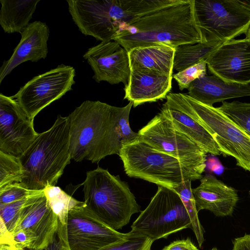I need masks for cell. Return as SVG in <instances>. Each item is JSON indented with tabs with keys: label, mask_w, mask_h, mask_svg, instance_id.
I'll return each instance as SVG.
<instances>
[{
	"label": "cell",
	"mask_w": 250,
	"mask_h": 250,
	"mask_svg": "<svg viewBox=\"0 0 250 250\" xmlns=\"http://www.w3.org/2000/svg\"><path fill=\"white\" fill-rule=\"evenodd\" d=\"M175 51V47L163 43L133 48L128 51L130 70H143L172 76Z\"/></svg>",
	"instance_id": "44dd1931"
},
{
	"label": "cell",
	"mask_w": 250,
	"mask_h": 250,
	"mask_svg": "<svg viewBox=\"0 0 250 250\" xmlns=\"http://www.w3.org/2000/svg\"><path fill=\"white\" fill-rule=\"evenodd\" d=\"M40 0H0V25L7 33H20L30 23Z\"/></svg>",
	"instance_id": "603a6c76"
},
{
	"label": "cell",
	"mask_w": 250,
	"mask_h": 250,
	"mask_svg": "<svg viewBox=\"0 0 250 250\" xmlns=\"http://www.w3.org/2000/svg\"><path fill=\"white\" fill-rule=\"evenodd\" d=\"M165 106L181 111L200 124L211 135L222 154L250 172V135L218 107L202 104L186 93H170Z\"/></svg>",
	"instance_id": "5b68a950"
},
{
	"label": "cell",
	"mask_w": 250,
	"mask_h": 250,
	"mask_svg": "<svg viewBox=\"0 0 250 250\" xmlns=\"http://www.w3.org/2000/svg\"><path fill=\"white\" fill-rule=\"evenodd\" d=\"M18 247L21 250L24 248L31 250L36 241V237L30 232L21 229L12 235Z\"/></svg>",
	"instance_id": "836d02e7"
},
{
	"label": "cell",
	"mask_w": 250,
	"mask_h": 250,
	"mask_svg": "<svg viewBox=\"0 0 250 250\" xmlns=\"http://www.w3.org/2000/svg\"><path fill=\"white\" fill-rule=\"evenodd\" d=\"M43 250H70V249L67 246L61 243L56 235L54 242Z\"/></svg>",
	"instance_id": "8d00e7d4"
},
{
	"label": "cell",
	"mask_w": 250,
	"mask_h": 250,
	"mask_svg": "<svg viewBox=\"0 0 250 250\" xmlns=\"http://www.w3.org/2000/svg\"><path fill=\"white\" fill-rule=\"evenodd\" d=\"M172 78L148 71L131 70L124 99L132 102L134 107L166 99L171 88Z\"/></svg>",
	"instance_id": "d6986e66"
},
{
	"label": "cell",
	"mask_w": 250,
	"mask_h": 250,
	"mask_svg": "<svg viewBox=\"0 0 250 250\" xmlns=\"http://www.w3.org/2000/svg\"><path fill=\"white\" fill-rule=\"evenodd\" d=\"M22 175L19 157L0 151V188L21 182Z\"/></svg>",
	"instance_id": "83f0119b"
},
{
	"label": "cell",
	"mask_w": 250,
	"mask_h": 250,
	"mask_svg": "<svg viewBox=\"0 0 250 250\" xmlns=\"http://www.w3.org/2000/svg\"><path fill=\"white\" fill-rule=\"evenodd\" d=\"M191 180L184 181L173 189L179 195L186 208L191 222V229L193 230L199 247L201 248L204 242V230L198 216L195 200L191 187Z\"/></svg>",
	"instance_id": "484cf974"
},
{
	"label": "cell",
	"mask_w": 250,
	"mask_h": 250,
	"mask_svg": "<svg viewBox=\"0 0 250 250\" xmlns=\"http://www.w3.org/2000/svg\"><path fill=\"white\" fill-rule=\"evenodd\" d=\"M221 42H199L175 47L173 70L181 71L200 62L206 60L221 44Z\"/></svg>",
	"instance_id": "d4e9b609"
},
{
	"label": "cell",
	"mask_w": 250,
	"mask_h": 250,
	"mask_svg": "<svg viewBox=\"0 0 250 250\" xmlns=\"http://www.w3.org/2000/svg\"><path fill=\"white\" fill-rule=\"evenodd\" d=\"M19 159L23 170L20 183L26 188L40 190L55 186L71 159L68 117L58 115L53 125L39 133Z\"/></svg>",
	"instance_id": "3957f363"
},
{
	"label": "cell",
	"mask_w": 250,
	"mask_h": 250,
	"mask_svg": "<svg viewBox=\"0 0 250 250\" xmlns=\"http://www.w3.org/2000/svg\"><path fill=\"white\" fill-rule=\"evenodd\" d=\"M249 195L250 196V190H249Z\"/></svg>",
	"instance_id": "60d3db41"
},
{
	"label": "cell",
	"mask_w": 250,
	"mask_h": 250,
	"mask_svg": "<svg viewBox=\"0 0 250 250\" xmlns=\"http://www.w3.org/2000/svg\"><path fill=\"white\" fill-rule=\"evenodd\" d=\"M127 52L154 43L174 47L202 42L195 20L194 0H171L118 32L112 38Z\"/></svg>",
	"instance_id": "6da1fadb"
},
{
	"label": "cell",
	"mask_w": 250,
	"mask_h": 250,
	"mask_svg": "<svg viewBox=\"0 0 250 250\" xmlns=\"http://www.w3.org/2000/svg\"><path fill=\"white\" fill-rule=\"evenodd\" d=\"M232 250H250V234L234 239Z\"/></svg>",
	"instance_id": "d590c367"
},
{
	"label": "cell",
	"mask_w": 250,
	"mask_h": 250,
	"mask_svg": "<svg viewBox=\"0 0 250 250\" xmlns=\"http://www.w3.org/2000/svg\"><path fill=\"white\" fill-rule=\"evenodd\" d=\"M197 212L207 209L218 217L232 215L239 200L237 190L210 174L192 189Z\"/></svg>",
	"instance_id": "ac0fdd59"
},
{
	"label": "cell",
	"mask_w": 250,
	"mask_h": 250,
	"mask_svg": "<svg viewBox=\"0 0 250 250\" xmlns=\"http://www.w3.org/2000/svg\"><path fill=\"white\" fill-rule=\"evenodd\" d=\"M188 90L189 97L209 106L229 99L250 96V83H229L214 75L194 80Z\"/></svg>",
	"instance_id": "ffe728a7"
},
{
	"label": "cell",
	"mask_w": 250,
	"mask_h": 250,
	"mask_svg": "<svg viewBox=\"0 0 250 250\" xmlns=\"http://www.w3.org/2000/svg\"><path fill=\"white\" fill-rule=\"evenodd\" d=\"M118 155L127 176L158 186L173 189L188 180L202 178L177 158L154 149L140 138L123 145Z\"/></svg>",
	"instance_id": "52a82bcc"
},
{
	"label": "cell",
	"mask_w": 250,
	"mask_h": 250,
	"mask_svg": "<svg viewBox=\"0 0 250 250\" xmlns=\"http://www.w3.org/2000/svg\"><path fill=\"white\" fill-rule=\"evenodd\" d=\"M43 191L52 210L58 218L57 237L60 240L66 241L65 228L68 212L83 205L84 202L77 200L56 186H48Z\"/></svg>",
	"instance_id": "cb8c5ba5"
},
{
	"label": "cell",
	"mask_w": 250,
	"mask_h": 250,
	"mask_svg": "<svg viewBox=\"0 0 250 250\" xmlns=\"http://www.w3.org/2000/svg\"><path fill=\"white\" fill-rule=\"evenodd\" d=\"M35 190L26 188L20 182L0 188V204H7L27 196Z\"/></svg>",
	"instance_id": "1f68e13d"
},
{
	"label": "cell",
	"mask_w": 250,
	"mask_h": 250,
	"mask_svg": "<svg viewBox=\"0 0 250 250\" xmlns=\"http://www.w3.org/2000/svg\"><path fill=\"white\" fill-rule=\"evenodd\" d=\"M126 239L104 250H151L152 239L130 231Z\"/></svg>",
	"instance_id": "4dcf8cb0"
},
{
	"label": "cell",
	"mask_w": 250,
	"mask_h": 250,
	"mask_svg": "<svg viewBox=\"0 0 250 250\" xmlns=\"http://www.w3.org/2000/svg\"><path fill=\"white\" fill-rule=\"evenodd\" d=\"M83 57L92 69L96 82L127 84L131 73L128 52L117 42H101L89 48Z\"/></svg>",
	"instance_id": "9a60e30c"
},
{
	"label": "cell",
	"mask_w": 250,
	"mask_h": 250,
	"mask_svg": "<svg viewBox=\"0 0 250 250\" xmlns=\"http://www.w3.org/2000/svg\"><path fill=\"white\" fill-rule=\"evenodd\" d=\"M133 103L129 102L125 106L122 115L118 123V129L122 146L132 142L139 138L138 133L131 129L129 124V116Z\"/></svg>",
	"instance_id": "d6a6232c"
},
{
	"label": "cell",
	"mask_w": 250,
	"mask_h": 250,
	"mask_svg": "<svg viewBox=\"0 0 250 250\" xmlns=\"http://www.w3.org/2000/svg\"><path fill=\"white\" fill-rule=\"evenodd\" d=\"M65 233L70 250H104L125 240L128 234L103 223L85 203L68 212Z\"/></svg>",
	"instance_id": "7c38bea8"
},
{
	"label": "cell",
	"mask_w": 250,
	"mask_h": 250,
	"mask_svg": "<svg viewBox=\"0 0 250 250\" xmlns=\"http://www.w3.org/2000/svg\"><path fill=\"white\" fill-rule=\"evenodd\" d=\"M58 226V217L44 193L22 210L10 232L12 235L21 229L30 232L36 237L31 250H43L54 242Z\"/></svg>",
	"instance_id": "2e32d148"
},
{
	"label": "cell",
	"mask_w": 250,
	"mask_h": 250,
	"mask_svg": "<svg viewBox=\"0 0 250 250\" xmlns=\"http://www.w3.org/2000/svg\"><path fill=\"white\" fill-rule=\"evenodd\" d=\"M218 250V249H217V248H216V247H214V248H212L211 250Z\"/></svg>",
	"instance_id": "ab89813d"
},
{
	"label": "cell",
	"mask_w": 250,
	"mask_h": 250,
	"mask_svg": "<svg viewBox=\"0 0 250 250\" xmlns=\"http://www.w3.org/2000/svg\"><path fill=\"white\" fill-rule=\"evenodd\" d=\"M240 4L247 10L250 12V0H239Z\"/></svg>",
	"instance_id": "74e56055"
},
{
	"label": "cell",
	"mask_w": 250,
	"mask_h": 250,
	"mask_svg": "<svg viewBox=\"0 0 250 250\" xmlns=\"http://www.w3.org/2000/svg\"><path fill=\"white\" fill-rule=\"evenodd\" d=\"M162 250H199L190 238L177 240L168 245L165 246Z\"/></svg>",
	"instance_id": "e575fe53"
},
{
	"label": "cell",
	"mask_w": 250,
	"mask_h": 250,
	"mask_svg": "<svg viewBox=\"0 0 250 250\" xmlns=\"http://www.w3.org/2000/svg\"><path fill=\"white\" fill-rule=\"evenodd\" d=\"M218 108L250 135V103L224 102Z\"/></svg>",
	"instance_id": "f1b7e54d"
},
{
	"label": "cell",
	"mask_w": 250,
	"mask_h": 250,
	"mask_svg": "<svg viewBox=\"0 0 250 250\" xmlns=\"http://www.w3.org/2000/svg\"><path fill=\"white\" fill-rule=\"evenodd\" d=\"M21 39L11 57L0 68V83L15 68L27 61L37 62L46 58L49 36L48 25L41 21L30 23L21 32Z\"/></svg>",
	"instance_id": "e0dca14e"
},
{
	"label": "cell",
	"mask_w": 250,
	"mask_h": 250,
	"mask_svg": "<svg viewBox=\"0 0 250 250\" xmlns=\"http://www.w3.org/2000/svg\"><path fill=\"white\" fill-rule=\"evenodd\" d=\"M160 112L171 121L175 128L187 135L207 153L213 155L222 154L210 133L195 120L164 104Z\"/></svg>",
	"instance_id": "7402d4cb"
},
{
	"label": "cell",
	"mask_w": 250,
	"mask_h": 250,
	"mask_svg": "<svg viewBox=\"0 0 250 250\" xmlns=\"http://www.w3.org/2000/svg\"><path fill=\"white\" fill-rule=\"evenodd\" d=\"M75 68L62 64L33 77L12 97L31 120L43 108L72 90Z\"/></svg>",
	"instance_id": "8fae6325"
},
{
	"label": "cell",
	"mask_w": 250,
	"mask_h": 250,
	"mask_svg": "<svg viewBox=\"0 0 250 250\" xmlns=\"http://www.w3.org/2000/svg\"><path fill=\"white\" fill-rule=\"evenodd\" d=\"M206 62L212 75L226 82L250 83V42L245 38L224 42Z\"/></svg>",
	"instance_id": "5bb4252c"
},
{
	"label": "cell",
	"mask_w": 250,
	"mask_h": 250,
	"mask_svg": "<svg viewBox=\"0 0 250 250\" xmlns=\"http://www.w3.org/2000/svg\"><path fill=\"white\" fill-rule=\"evenodd\" d=\"M138 133L140 139L152 148L177 158L190 171L203 177L207 153L175 128L171 121L160 112Z\"/></svg>",
	"instance_id": "30bf717a"
},
{
	"label": "cell",
	"mask_w": 250,
	"mask_h": 250,
	"mask_svg": "<svg viewBox=\"0 0 250 250\" xmlns=\"http://www.w3.org/2000/svg\"><path fill=\"white\" fill-rule=\"evenodd\" d=\"M245 39L250 42V26L248 29L247 31L245 33Z\"/></svg>",
	"instance_id": "f35d334b"
},
{
	"label": "cell",
	"mask_w": 250,
	"mask_h": 250,
	"mask_svg": "<svg viewBox=\"0 0 250 250\" xmlns=\"http://www.w3.org/2000/svg\"><path fill=\"white\" fill-rule=\"evenodd\" d=\"M44 194L43 190H35L32 194L16 201L0 204V219L10 232L22 210Z\"/></svg>",
	"instance_id": "4316f807"
},
{
	"label": "cell",
	"mask_w": 250,
	"mask_h": 250,
	"mask_svg": "<svg viewBox=\"0 0 250 250\" xmlns=\"http://www.w3.org/2000/svg\"><path fill=\"white\" fill-rule=\"evenodd\" d=\"M79 30L101 42H109L118 31L157 7L155 0H67Z\"/></svg>",
	"instance_id": "277c9868"
},
{
	"label": "cell",
	"mask_w": 250,
	"mask_h": 250,
	"mask_svg": "<svg viewBox=\"0 0 250 250\" xmlns=\"http://www.w3.org/2000/svg\"><path fill=\"white\" fill-rule=\"evenodd\" d=\"M124 109L89 100L77 107L67 116L71 159L98 163L108 155H119L118 123Z\"/></svg>",
	"instance_id": "7a4b0ae2"
},
{
	"label": "cell",
	"mask_w": 250,
	"mask_h": 250,
	"mask_svg": "<svg viewBox=\"0 0 250 250\" xmlns=\"http://www.w3.org/2000/svg\"><path fill=\"white\" fill-rule=\"evenodd\" d=\"M20 250V249H18V250Z\"/></svg>",
	"instance_id": "b9f144b4"
},
{
	"label": "cell",
	"mask_w": 250,
	"mask_h": 250,
	"mask_svg": "<svg viewBox=\"0 0 250 250\" xmlns=\"http://www.w3.org/2000/svg\"><path fill=\"white\" fill-rule=\"evenodd\" d=\"M191 226L190 217L178 193L158 186L148 205L132 223L131 231L154 241Z\"/></svg>",
	"instance_id": "9c48e42d"
},
{
	"label": "cell",
	"mask_w": 250,
	"mask_h": 250,
	"mask_svg": "<svg viewBox=\"0 0 250 250\" xmlns=\"http://www.w3.org/2000/svg\"><path fill=\"white\" fill-rule=\"evenodd\" d=\"M207 64L205 60L188 67L173 75V78L177 82L180 90L188 89L190 83L194 80L202 78L207 74Z\"/></svg>",
	"instance_id": "f546056e"
},
{
	"label": "cell",
	"mask_w": 250,
	"mask_h": 250,
	"mask_svg": "<svg viewBox=\"0 0 250 250\" xmlns=\"http://www.w3.org/2000/svg\"><path fill=\"white\" fill-rule=\"evenodd\" d=\"M83 185L87 208L113 229L122 228L133 214L140 211L128 184L107 169L98 167L87 171Z\"/></svg>",
	"instance_id": "8992f818"
},
{
	"label": "cell",
	"mask_w": 250,
	"mask_h": 250,
	"mask_svg": "<svg viewBox=\"0 0 250 250\" xmlns=\"http://www.w3.org/2000/svg\"><path fill=\"white\" fill-rule=\"evenodd\" d=\"M196 24L202 42L233 40L250 26V12L235 0H194Z\"/></svg>",
	"instance_id": "ba28073f"
},
{
	"label": "cell",
	"mask_w": 250,
	"mask_h": 250,
	"mask_svg": "<svg viewBox=\"0 0 250 250\" xmlns=\"http://www.w3.org/2000/svg\"><path fill=\"white\" fill-rule=\"evenodd\" d=\"M38 134L18 102L0 93V151L19 157Z\"/></svg>",
	"instance_id": "4fadbf2b"
}]
</instances>
